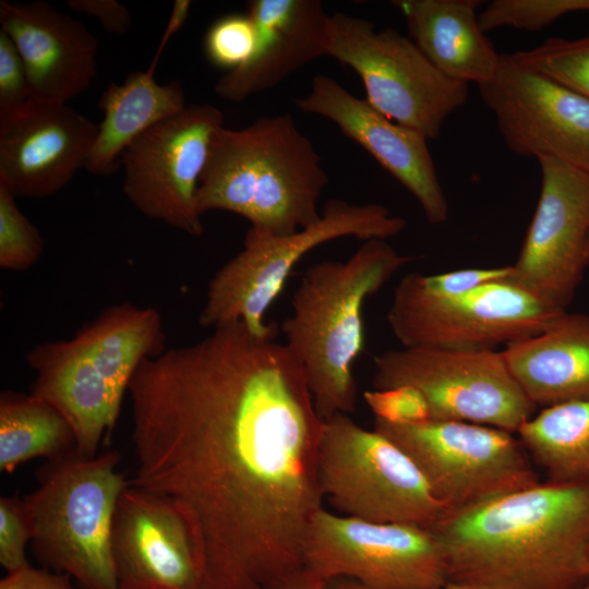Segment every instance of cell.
<instances>
[{"label":"cell","instance_id":"cell-1","mask_svg":"<svg viewBox=\"0 0 589 589\" xmlns=\"http://www.w3.org/2000/svg\"><path fill=\"white\" fill-rule=\"evenodd\" d=\"M278 332L242 322L145 359L128 393L131 485L172 498L193 530L197 589H265L304 567L323 508L325 420Z\"/></svg>","mask_w":589,"mask_h":589},{"label":"cell","instance_id":"cell-2","mask_svg":"<svg viewBox=\"0 0 589 589\" xmlns=\"http://www.w3.org/2000/svg\"><path fill=\"white\" fill-rule=\"evenodd\" d=\"M431 530L447 584L578 589L588 581L589 485L540 482L448 512Z\"/></svg>","mask_w":589,"mask_h":589},{"label":"cell","instance_id":"cell-3","mask_svg":"<svg viewBox=\"0 0 589 589\" xmlns=\"http://www.w3.org/2000/svg\"><path fill=\"white\" fill-rule=\"evenodd\" d=\"M414 259L387 240L370 239L346 261H322L303 274L280 329L324 420L356 410L353 365L365 346L363 305Z\"/></svg>","mask_w":589,"mask_h":589},{"label":"cell","instance_id":"cell-4","mask_svg":"<svg viewBox=\"0 0 589 589\" xmlns=\"http://www.w3.org/2000/svg\"><path fill=\"white\" fill-rule=\"evenodd\" d=\"M328 183L314 145L289 113L250 125L220 128L213 137L197 191L201 215L226 211L250 227L285 236L321 219L317 204Z\"/></svg>","mask_w":589,"mask_h":589},{"label":"cell","instance_id":"cell-5","mask_svg":"<svg viewBox=\"0 0 589 589\" xmlns=\"http://www.w3.org/2000/svg\"><path fill=\"white\" fill-rule=\"evenodd\" d=\"M119 462L113 449L46 461L37 469L36 490L24 497L36 560L84 589H119L111 530L119 497L129 484L117 471Z\"/></svg>","mask_w":589,"mask_h":589},{"label":"cell","instance_id":"cell-6","mask_svg":"<svg viewBox=\"0 0 589 589\" xmlns=\"http://www.w3.org/2000/svg\"><path fill=\"white\" fill-rule=\"evenodd\" d=\"M407 221L376 203L354 204L330 199L321 219L297 232L276 236L249 228L242 250L227 261L208 283L199 315L203 327L242 322L253 333L278 332L264 315L283 291L296 264L314 248L344 237L388 240Z\"/></svg>","mask_w":589,"mask_h":589},{"label":"cell","instance_id":"cell-7","mask_svg":"<svg viewBox=\"0 0 589 589\" xmlns=\"http://www.w3.org/2000/svg\"><path fill=\"white\" fill-rule=\"evenodd\" d=\"M318 479L342 516L431 529L449 512L400 447L346 413L325 420Z\"/></svg>","mask_w":589,"mask_h":589},{"label":"cell","instance_id":"cell-8","mask_svg":"<svg viewBox=\"0 0 589 589\" xmlns=\"http://www.w3.org/2000/svg\"><path fill=\"white\" fill-rule=\"evenodd\" d=\"M326 56L358 73L374 108L428 140L468 98V84L442 74L412 39L365 19L329 14Z\"/></svg>","mask_w":589,"mask_h":589},{"label":"cell","instance_id":"cell-9","mask_svg":"<svg viewBox=\"0 0 589 589\" xmlns=\"http://www.w3.org/2000/svg\"><path fill=\"white\" fill-rule=\"evenodd\" d=\"M374 430L413 460L449 512L541 482L519 438L498 428L432 419L396 425L374 419Z\"/></svg>","mask_w":589,"mask_h":589},{"label":"cell","instance_id":"cell-10","mask_svg":"<svg viewBox=\"0 0 589 589\" xmlns=\"http://www.w3.org/2000/svg\"><path fill=\"white\" fill-rule=\"evenodd\" d=\"M565 311L510 279L444 297L410 273L395 287L387 323L404 347L494 350L540 333Z\"/></svg>","mask_w":589,"mask_h":589},{"label":"cell","instance_id":"cell-11","mask_svg":"<svg viewBox=\"0 0 589 589\" xmlns=\"http://www.w3.org/2000/svg\"><path fill=\"white\" fill-rule=\"evenodd\" d=\"M402 385L425 398L432 420H456L517 433L534 412L502 351L404 347L374 358L373 389Z\"/></svg>","mask_w":589,"mask_h":589},{"label":"cell","instance_id":"cell-12","mask_svg":"<svg viewBox=\"0 0 589 589\" xmlns=\"http://www.w3.org/2000/svg\"><path fill=\"white\" fill-rule=\"evenodd\" d=\"M303 558L325 581L348 578L372 589L447 585L444 554L431 529L365 521L324 507L309 526Z\"/></svg>","mask_w":589,"mask_h":589},{"label":"cell","instance_id":"cell-13","mask_svg":"<svg viewBox=\"0 0 589 589\" xmlns=\"http://www.w3.org/2000/svg\"><path fill=\"white\" fill-rule=\"evenodd\" d=\"M223 127L218 108L188 105L139 136L121 157L129 202L151 219L201 237L197 191L213 137Z\"/></svg>","mask_w":589,"mask_h":589},{"label":"cell","instance_id":"cell-14","mask_svg":"<svg viewBox=\"0 0 589 589\" xmlns=\"http://www.w3.org/2000/svg\"><path fill=\"white\" fill-rule=\"evenodd\" d=\"M541 188L508 279L566 310L589 267V173L537 157Z\"/></svg>","mask_w":589,"mask_h":589},{"label":"cell","instance_id":"cell-15","mask_svg":"<svg viewBox=\"0 0 589 589\" xmlns=\"http://www.w3.org/2000/svg\"><path fill=\"white\" fill-rule=\"evenodd\" d=\"M478 89L513 154L554 157L589 173V99L508 55Z\"/></svg>","mask_w":589,"mask_h":589},{"label":"cell","instance_id":"cell-16","mask_svg":"<svg viewBox=\"0 0 589 589\" xmlns=\"http://www.w3.org/2000/svg\"><path fill=\"white\" fill-rule=\"evenodd\" d=\"M119 589H197L200 556L191 525L170 497L130 483L111 530Z\"/></svg>","mask_w":589,"mask_h":589},{"label":"cell","instance_id":"cell-17","mask_svg":"<svg viewBox=\"0 0 589 589\" xmlns=\"http://www.w3.org/2000/svg\"><path fill=\"white\" fill-rule=\"evenodd\" d=\"M294 104L301 111L333 121L364 148L411 193L429 224L447 221L448 203L422 133L393 122L366 99L353 96L324 74L315 75L309 93Z\"/></svg>","mask_w":589,"mask_h":589},{"label":"cell","instance_id":"cell-18","mask_svg":"<svg viewBox=\"0 0 589 589\" xmlns=\"http://www.w3.org/2000/svg\"><path fill=\"white\" fill-rule=\"evenodd\" d=\"M98 124L68 104L31 99L0 120V182L23 199H44L85 168Z\"/></svg>","mask_w":589,"mask_h":589},{"label":"cell","instance_id":"cell-19","mask_svg":"<svg viewBox=\"0 0 589 589\" xmlns=\"http://www.w3.org/2000/svg\"><path fill=\"white\" fill-rule=\"evenodd\" d=\"M0 26L23 60L31 99L68 104L94 81L98 40L47 2L0 1Z\"/></svg>","mask_w":589,"mask_h":589},{"label":"cell","instance_id":"cell-20","mask_svg":"<svg viewBox=\"0 0 589 589\" xmlns=\"http://www.w3.org/2000/svg\"><path fill=\"white\" fill-rule=\"evenodd\" d=\"M247 13L259 39L253 55L215 84L221 99L241 103L327 55L329 14L321 0H252Z\"/></svg>","mask_w":589,"mask_h":589},{"label":"cell","instance_id":"cell-21","mask_svg":"<svg viewBox=\"0 0 589 589\" xmlns=\"http://www.w3.org/2000/svg\"><path fill=\"white\" fill-rule=\"evenodd\" d=\"M26 361L36 373L29 394L52 406L68 421L79 455L96 456L100 444L109 441L120 411L88 356L71 338L35 346Z\"/></svg>","mask_w":589,"mask_h":589},{"label":"cell","instance_id":"cell-22","mask_svg":"<svg viewBox=\"0 0 589 589\" xmlns=\"http://www.w3.org/2000/svg\"><path fill=\"white\" fill-rule=\"evenodd\" d=\"M502 353L536 407L589 398L588 314L565 311L540 333L505 346Z\"/></svg>","mask_w":589,"mask_h":589},{"label":"cell","instance_id":"cell-23","mask_svg":"<svg viewBox=\"0 0 589 589\" xmlns=\"http://www.w3.org/2000/svg\"><path fill=\"white\" fill-rule=\"evenodd\" d=\"M412 41L445 76L477 86L496 73L500 55L478 22L480 0H396Z\"/></svg>","mask_w":589,"mask_h":589},{"label":"cell","instance_id":"cell-24","mask_svg":"<svg viewBox=\"0 0 589 589\" xmlns=\"http://www.w3.org/2000/svg\"><path fill=\"white\" fill-rule=\"evenodd\" d=\"M98 105L104 118L85 165L96 176L116 172L139 136L188 106L181 82L159 84L148 70L130 73L121 84L111 82Z\"/></svg>","mask_w":589,"mask_h":589},{"label":"cell","instance_id":"cell-25","mask_svg":"<svg viewBox=\"0 0 589 589\" xmlns=\"http://www.w3.org/2000/svg\"><path fill=\"white\" fill-rule=\"evenodd\" d=\"M73 338L104 377L119 411L136 369L165 350L160 312L127 302L103 311Z\"/></svg>","mask_w":589,"mask_h":589},{"label":"cell","instance_id":"cell-26","mask_svg":"<svg viewBox=\"0 0 589 589\" xmlns=\"http://www.w3.org/2000/svg\"><path fill=\"white\" fill-rule=\"evenodd\" d=\"M517 435L546 481L589 485V398L542 408Z\"/></svg>","mask_w":589,"mask_h":589},{"label":"cell","instance_id":"cell-27","mask_svg":"<svg viewBox=\"0 0 589 589\" xmlns=\"http://www.w3.org/2000/svg\"><path fill=\"white\" fill-rule=\"evenodd\" d=\"M74 453H77L74 433L57 409L31 394L1 393V471L12 473L37 457L55 461Z\"/></svg>","mask_w":589,"mask_h":589},{"label":"cell","instance_id":"cell-28","mask_svg":"<svg viewBox=\"0 0 589 589\" xmlns=\"http://www.w3.org/2000/svg\"><path fill=\"white\" fill-rule=\"evenodd\" d=\"M508 57L589 99V36L577 39L550 37L534 48Z\"/></svg>","mask_w":589,"mask_h":589},{"label":"cell","instance_id":"cell-29","mask_svg":"<svg viewBox=\"0 0 589 589\" xmlns=\"http://www.w3.org/2000/svg\"><path fill=\"white\" fill-rule=\"evenodd\" d=\"M578 11H589V0H493L478 22L484 34L502 27L537 32Z\"/></svg>","mask_w":589,"mask_h":589},{"label":"cell","instance_id":"cell-30","mask_svg":"<svg viewBox=\"0 0 589 589\" xmlns=\"http://www.w3.org/2000/svg\"><path fill=\"white\" fill-rule=\"evenodd\" d=\"M44 252L38 229L19 209L16 197L0 182V267L22 272L34 266Z\"/></svg>","mask_w":589,"mask_h":589},{"label":"cell","instance_id":"cell-31","mask_svg":"<svg viewBox=\"0 0 589 589\" xmlns=\"http://www.w3.org/2000/svg\"><path fill=\"white\" fill-rule=\"evenodd\" d=\"M257 39L256 25L248 13L227 14L208 28L204 38V51L212 64L230 71L253 55Z\"/></svg>","mask_w":589,"mask_h":589},{"label":"cell","instance_id":"cell-32","mask_svg":"<svg viewBox=\"0 0 589 589\" xmlns=\"http://www.w3.org/2000/svg\"><path fill=\"white\" fill-rule=\"evenodd\" d=\"M33 527L25 500L0 497V564L8 572L29 565L26 546L32 541Z\"/></svg>","mask_w":589,"mask_h":589},{"label":"cell","instance_id":"cell-33","mask_svg":"<svg viewBox=\"0 0 589 589\" xmlns=\"http://www.w3.org/2000/svg\"><path fill=\"white\" fill-rule=\"evenodd\" d=\"M363 398L375 419L390 424H417L431 419L424 396L409 385L365 390Z\"/></svg>","mask_w":589,"mask_h":589},{"label":"cell","instance_id":"cell-34","mask_svg":"<svg viewBox=\"0 0 589 589\" xmlns=\"http://www.w3.org/2000/svg\"><path fill=\"white\" fill-rule=\"evenodd\" d=\"M31 100V89L21 55L0 29V120L20 111Z\"/></svg>","mask_w":589,"mask_h":589},{"label":"cell","instance_id":"cell-35","mask_svg":"<svg viewBox=\"0 0 589 589\" xmlns=\"http://www.w3.org/2000/svg\"><path fill=\"white\" fill-rule=\"evenodd\" d=\"M512 265L484 268H465L436 275L416 273L420 286L435 296H459L477 288L508 279Z\"/></svg>","mask_w":589,"mask_h":589},{"label":"cell","instance_id":"cell-36","mask_svg":"<svg viewBox=\"0 0 589 589\" xmlns=\"http://www.w3.org/2000/svg\"><path fill=\"white\" fill-rule=\"evenodd\" d=\"M67 5L72 11L95 17L111 34L123 35L132 24L127 7L116 0H68Z\"/></svg>","mask_w":589,"mask_h":589},{"label":"cell","instance_id":"cell-37","mask_svg":"<svg viewBox=\"0 0 589 589\" xmlns=\"http://www.w3.org/2000/svg\"><path fill=\"white\" fill-rule=\"evenodd\" d=\"M70 579L69 575L28 565L8 573L0 581V589H74Z\"/></svg>","mask_w":589,"mask_h":589},{"label":"cell","instance_id":"cell-38","mask_svg":"<svg viewBox=\"0 0 589 589\" xmlns=\"http://www.w3.org/2000/svg\"><path fill=\"white\" fill-rule=\"evenodd\" d=\"M191 7H192V2L190 0H176L173 2L167 26L161 36L157 50L153 57V61L147 68L148 71L155 72L157 62L163 53L165 46L167 45L169 39L175 34H177L185 24Z\"/></svg>","mask_w":589,"mask_h":589},{"label":"cell","instance_id":"cell-39","mask_svg":"<svg viewBox=\"0 0 589 589\" xmlns=\"http://www.w3.org/2000/svg\"><path fill=\"white\" fill-rule=\"evenodd\" d=\"M324 579L305 567L279 579L265 589H325Z\"/></svg>","mask_w":589,"mask_h":589},{"label":"cell","instance_id":"cell-40","mask_svg":"<svg viewBox=\"0 0 589 589\" xmlns=\"http://www.w3.org/2000/svg\"><path fill=\"white\" fill-rule=\"evenodd\" d=\"M325 589H372L348 578H335L326 582ZM434 589H483L480 587L447 584Z\"/></svg>","mask_w":589,"mask_h":589},{"label":"cell","instance_id":"cell-41","mask_svg":"<svg viewBox=\"0 0 589 589\" xmlns=\"http://www.w3.org/2000/svg\"><path fill=\"white\" fill-rule=\"evenodd\" d=\"M586 566H587V575H588V580H589V544L586 551Z\"/></svg>","mask_w":589,"mask_h":589},{"label":"cell","instance_id":"cell-42","mask_svg":"<svg viewBox=\"0 0 589 589\" xmlns=\"http://www.w3.org/2000/svg\"><path fill=\"white\" fill-rule=\"evenodd\" d=\"M578 589H589V580L587 582H585L581 587H579Z\"/></svg>","mask_w":589,"mask_h":589}]
</instances>
